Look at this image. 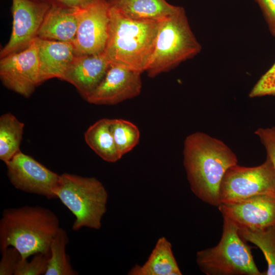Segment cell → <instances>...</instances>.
<instances>
[{
    "label": "cell",
    "mask_w": 275,
    "mask_h": 275,
    "mask_svg": "<svg viewBox=\"0 0 275 275\" xmlns=\"http://www.w3.org/2000/svg\"><path fill=\"white\" fill-rule=\"evenodd\" d=\"M275 195V170L267 157L254 167L236 164L225 173L219 189V204L238 202L260 195Z\"/></svg>",
    "instance_id": "52a82bcc"
},
{
    "label": "cell",
    "mask_w": 275,
    "mask_h": 275,
    "mask_svg": "<svg viewBox=\"0 0 275 275\" xmlns=\"http://www.w3.org/2000/svg\"><path fill=\"white\" fill-rule=\"evenodd\" d=\"M23 123L10 113L0 117V159L5 163L20 150Z\"/></svg>",
    "instance_id": "ffe728a7"
},
{
    "label": "cell",
    "mask_w": 275,
    "mask_h": 275,
    "mask_svg": "<svg viewBox=\"0 0 275 275\" xmlns=\"http://www.w3.org/2000/svg\"><path fill=\"white\" fill-rule=\"evenodd\" d=\"M110 6L107 0H95L79 10L72 44L76 56L104 52L108 38Z\"/></svg>",
    "instance_id": "9c48e42d"
},
{
    "label": "cell",
    "mask_w": 275,
    "mask_h": 275,
    "mask_svg": "<svg viewBox=\"0 0 275 275\" xmlns=\"http://www.w3.org/2000/svg\"><path fill=\"white\" fill-rule=\"evenodd\" d=\"M0 275L14 274L22 259L19 251L13 246H9L1 250Z\"/></svg>",
    "instance_id": "484cf974"
},
{
    "label": "cell",
    "mask_w": 275,
    "mask_h": 275,
    "mask_svg": "<svg viewBox=\"0 0 275 275\" xmlns=\"http://www.w3.org/2000/svg\"><path fill=\"white\" fill-rule=\"evenodd\" d=\"M201 50L185 11L179 7L173 14L160 21L153 52L146 71L148 76L153 78L191 59Z\"/></svg>",
    "instance_id": "277c9868"
},
{
    "label": "cell",
    "mask_w": 275,
    "mask_h": 275,
    "mask_svg": "<svg viewBox=\"0 0 275 275\" xmlns=\"http://www.w3.org/2000/svg\"><path fill=\"white\" fill-rule=\"evenodd\" d=\"M141 72L111 62L103 79L86 100L96 105H115L141 92Z\"/></svg>",
    "instance_id": "7c38bea8"
},
{
    "label": "cell",
    "mask_w": 275,
    "mask_h": 275,
    "mask_svg": "<svg viewBox=\"0 0 275 275\" xmlns=\"http://www.w3.org/2000/svg\"><path fill=\"white\" fill-rule=\"evenodd\" d=\"M69 241L66 231L60 228L50 244V256L45 275H76L66 253Z\"/></svg>",
    "instance_id": "7402d4cb"
},
{
    "label": "cell",
    "mask_w": 275,
    "mask_h": 275,
    "mask_svg": "<svg viewBox=\"0 0 275 275\" xmlns=\"http://www.w3.org/2000/svg\"><path fill=\"white\" fill-rule=\"evenodd\" d=\"M223 215L238 229H258L275 225V195H260L243 200L220 204Z\"/></svg>",
    "instance_id": "4fadbf2b"
},
{
    "label": "cell",
    "mask_w": 275,
    "mask_h": 275,
    "mask_svg": "<svg viewBox=\"0 0 275 275\" xmlns=\"http://www.w3.org/2000/svg\"><path fill=\"white\" fill-rule=\"evenodd\" d=\"M41 84L49 79H61L76 57L72 43L36 38Z\"/></svg>",
    "instance_id": "9a60e30c"
},
{
    "label": "cell",
    "mask_w": 275,
    "mask_h": 275,
    "mask_svg": "<svg viewBox=\"0 0 275 275\" xmlns=\"http://www.w3.org/2000/svg\"><path fill=\"white\" fill-rule=\"evenodd\" d=\"M110 127L117 148L122 156L138 144L140 130L132 122L122 119H110Z\"/></svg>",
    "instance_id": "603a6c76"
},
{
    "label": "cell",
    "mask_w": 275,
    "mask_h": 275,
    "mask_svg": "<svg viewBox=\"0 0 275 275\" xmlns=\"http://www.w3.org/2000/svg\"><path fill=\"white\" fill-rule=\"evenodd\" d=\"M110 63L104 52L76 56L61 79L74 86L86 100L103 79Z\"/></svg>",
    "instance_id": "5bb4252c"
},
{
    "label": "cell",
    "mask_w": 275,
    "mask_h": 275,
    "mask_svg": "<svg viewBox=\"0 0 275 275\" xmlns=\"http://www.w3.org/2000/svg\"><path fill=\"white\" fill-rule=\"evenodd\" d=\"M51 5L42 0H12V29L0 57L28 47L37 37Z\"/></svg>",
    "instance_id": "30bf717a"
},
{
    "label": "cell",
    "mask_w": 275,
    "mask_h": 275,
    "mask_svg": "<svg viewBox=\"0 0 275 275\" xmlns=\"http://www.w3.org/2000/svg\"><path fill=\"white\" fill-rule=\"evenodd\" d=\"M36 39L26 48L0 60V78L8 89L28 98L40 85Z\"/></svg>",
    "instance_id": "8fae6325"
},
{
    "label": "cell",
    "mask_w": 275,
    "mask_h": 275,
    "mask_svg": "<svg viewBox=\"0 0 275 275\" xmlns=\"http://www.w3.org/2000/svg\"><path fill=\"white\" fill-rule=\"evenodd\" d=\"M243 240L256 245L262 251L267 263L265 275H275V225L258 229H238Z\"/></svg>",
    "instance_id": "44dd1931"
},
{
    "label": "cell",
    "mask_w": 275,
    "mask_h": 275,
    "mask_svg": "<svg viewBox=\"0 0 275 275\" xmlns=\"http://www.w3.org/2000/svg\"><path fill=\"white\" fill-rule=\"evenodd\" d=\"M160 21L132 19L110 6L104 51L110 62L141 73L146 71L153 52Z\"/></svg>",
    "instance_id": "3957f363"
},
{
    "label": "cell",
    "mask_w": 275,
    "mask_h": 275,
    "mask_svg": "<svg viewBox=\"0 0 275 275\" xmlns=\"http://www.w3.org/2000/svg\"><path fill=\"white\" fill-rule=\"evenodd\" d=\"M236 154L223 141L196 132L185 139L183 164L191 190L200 200L218 206L219 189L227 170L237 164Z\"/></svg>",
    "instance_id": "6da1fadb"
},
{
    "label": "cell",
    "mask_w": 275,
    "mask_h": 275,
    "mask_svg": "<svg viewBox=\"0 0 275 275\" xmlns=\"http://www.w3.org/2000/svg\"><path fill=\"white\" fill-rule=\"evenodd\" d=\"M255 133L265 148L267 157L272 161L275 170V127L259 128Z\"/></svg>",
    "instance_id": "4316f807"
},
{
    "label": "cell",
    "mask_w": 275,
    "mask_h": 275,
    "mask_svg": "<svg viewBox=\"0 0 275 275\" xmlns=\"http://www.w3.org/2000/svg\"><path fill=\"white\" fill-rule=\"evenodd\" d=\"M87 144L101 158L115 162L122 158L116 146L110 127V119H101L91 125L85 131Z\"/></svg>",
    "instance_id": "d6986e66"
},
{
    "label": "cell",
    "mask_w": 275,
    "mask_h": 275,
    "mask_svg": "<svg viewBox=\"0 0 275 275\" xmlns=\"http://www.w3.org/2000/svg\"><path fill=\"white\" fill-rule=\"evenodd\" d=\"M52 6L81 9L95 0H42Z\"/></svg>",
    "instance_id": "f1b7e54d"
},
{
    "label": "cell",
    "mask_w": 275,
    "mask_h": 275,
    "mask_svg": "<svg viewBox=\"0 0 275 275\" xmlns=\"http://www.w3.org/2000/svg\"><path fill=\"white\" fill-rule=\"evenodd\" d=\"M109 6L124 16L138 20L160 21L175 12L180 6L166 0H107Z\"/></svg>",
    "instance_id": "e0dca14e"
},
{
    "label": "cell",
    "mask_w": 275,
    "mask_h": 275,
    "mask_svg": "<svg viewBox=\"0 0 275 275\" xmlns=\"http://www.w3.org/2000/svg\"><path fill=\"white\" fill-rule=\"evenodd\" d=\"M57 216L41 206H25L4 210L0 220L1 251L13 246L22 258L50 253V244L60 228Z\"/></svg>",
    "instance_id": "7a4b0ae2"
},
{
    "label": "cell",
    "mask_w": 275,
    "mask_h": 275,
    "mask_svg": "<svg viewBox=\"0 0 275 275\" xmlns=\"http://www.w3.org/2000/svg\"><path fill=\"white\" fill-rule=\"evenodd\" d=\"M129 275H181L174 256L172 245L165 237H160L149 255L142 265L136 264L128 272Z\"/></svg>",
    "instance_id": "ac0fdd59"
},
{
    "label": "cell",
    "mask_w": 275,
    "mask_h": 275,
    "mask_svg": "<svg viewBox=\"0 0 275 275\" xmlns=\"http://www.w3.org/2000/svg\"><path fill=\"white\" fill-rule=\"evenodd\" d=\"M266 95H275V63L261 77L249 95L251 98Z\"/></svg>",
    "instance_id": "d4e9b609"
},
{
    "label": "cell",
    "mask_w": 275,
    "mask_h": 275,
    "mask_svg": "<svg viewBox=\"0 0 275 275\" xmlns=\"http://www.w3.org/2000/svg\"><path fill=\"white\" fill-rule=\"evenodd\" d=\"M57 196L75 217L74 231L83 227L101 228L108 195L97 178L66 173L60 175Z\"/></svg>",
    "instance_id": "5b68a950"
},
{
    "label": "cell",
    "mask_w": 275,
    "mask_h": 275,
    "mask_svg": "<svg viewBox=\"0 0 275 275\" xmlns=\"http://www.w3.org/2000/svg\"><path fill=\"white\" fill-rule=\"evenodd\" d=\"M237 226L223 217L222 237L215 246L198 251L196 261L207 275H262L252 254L251 246L240 236Z\"/></svg>",
    "instance_id": "8992f818"
},
{
    "label": "cell",
    "mask_w": 275,
    "mask_h": 275,
    "mask_svg": "<svg viewBox=\"0 0 275 275\" xmlns=\"http://www.w3.org/2000/svg\"><path fill=\"white\" fill-rule=\"evenodd\" d=\"M80 9L51 6L38 37L72 43L77 32Z\"/></svg>",
    "instance_id": "2e32d148"
},
{
    "label": "cell",
    "mask_w": 275,
    "mask_h": 275,
    "mask_svg": "<svg viewBox=\"0 0 275 275\" xmlns=\"http://www.w3.org/2000/svg\"><path fill=\"white\" fill-rule=\"evenodd\" d=\"M267 22L271 34L275 36V0H255Z\"/></svg>",
    "instance_id": "83f0119b"
},
{
    "label": "cell",
    "mask_w": 275,
    "mask_h": 275,
    "mask_svg": "<svg viewBox=\"0 0 275 275\" xmlns=\"http://www.w3.org/2000/svg\"><path fill=\"white\" fill-rule=\"evenodd\" d=\"M11 184L25 193L57 199L60 175L20 151L6 163Z\"/></svg>",
    "instance_id": "ba28073f"
},
{
    "label": "cell",
    "mask_w": 275,
    "mask_h": 275,
    "mask_svg": "<svg viewBox=\"0 0 275 275\" xmlns=\"http://www.w3.org/2000/svg\"><path fill=\"white\" fill-rule=\"evenodd\" d=\"M49 256L50 253H39L31 261L22 258L14 275L45 274Z\"/></svg>",
    "instance_id": "cb8c5ba5"
}]
</instances>
